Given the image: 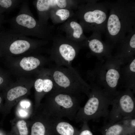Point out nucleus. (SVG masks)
I'll return each instance as SVG.
<instances>
[{"mask_svg": "<svg viewBox=\"0 0 135 135\" xmlns=\"http://www.w3.org/2000/svg\"><path fill=\"white\" fill-rule=\"evenodd\" d=\"M109 12L105 26L106 42L114 46L135 27V2L118 0L111 2Z\"/></svg>", "mask_w": 135, "mask_h": 135, "instance_id": "f257e3e1", "label": "nucleus"}, {"mask_svg": "<svg viewBox=\"0 0 135 135\" xmlns=\"http://www.w3.org/2000/svg\"><path fill=\"white\" fill-rule=\"evenodd\" d=\"M98 1L82 0L73 18L79 21L84 32L102 35L105 32L111 2Z\"/></svg>", "mask_w": 135, "mask_h": 135, "instance_id": "f03ea898", "label": "nucleus"}, {"mask_svg": "<svg viewBox=\"0 0 135 135\" xmlns=\"http://www.w3.org/2000/svg\"><path fill=\"white\" fill-rule=\"evenodd\" d=\"M90 81L91 88L88 99L76 113L74 119L77 122L96 121L101 118H106L110 112L109 107L115 97L106 93L93 82Z\"/></svg>", "mask_w": 135, "mask_h": 135, "instance_id": "7ed1b4c3", "label": "nucleus"}, {"mask_svg": "<svg viewBox=\"0 0 135 135\" xmlns=\"http://www.w3.org/2000/svg\"><path fill=\"white\" fill-rule=\"evenodd\" d=\"M121 60L113 56L96 64L92 70L88 72V80L102 88L106 93L115 97L119 91L117 88L120 77Z\"/></svg>", "mask_w": 135, "mask_h": 135, "instance_id": "20e7f679", "label": "nucleus"}, {"mask_svg": "<svg viewBox=\"0 0 135 135\" xmlns=\"http://www.w3.org/2000/svg\"><path fill=\"white\" fill-rule=\"evenodd\" d=\"M46 96L45 101L39 107L50 116L66 118L70 120L74 119L80 107L78 96L55 90Z\"/></svg>", "mask_w": 135, "mask_h": 135, "instance_id": "39448f33", "label": "nucleus"}, {"mask_svg": "<svg viewBox=\"0 0 135 135\" xmlns=\"http://www.w3.org/2000/svg\"><path fill=\"white\" fill-rule=\"evenodd\" d=\"M55 90L78 96L84 93L87 96L91 86L72 66H56L49 68Z\"/></svg>", "mask_w": 135, "mask_h": 135, "instance_id": "423d86ee", "label": "nucleus"}, {"mask_svg": "<svg viewBox=\"0 0 135 135\" xmlns=\"http://www.w3.org/2000/svg\"><path fill=\"white\" fill-rule=\"evenodd\" d=\"M11 30L26 36L48 40L51 37L50 27L42 25L30 10L28 0H23L18 14L9 20Z\"/></svg>", "mask_w": 135, "mask_h": 135, "instance_id": "0eeeda50", "label": "nucleus"}, {"mask_svg": "<svg viewBox=\"0 0 135 135\" xmlns=\"http://www.w3.org/2000/svg\"><path fill=\"white\" fill-rule=\"evenodd\" d=\"M5 35L3 44L0 47L6 58L14 56L38 54L48 43V40L30 38L11 30Z\"/></svg>", "mask_w": 135, "mask_h": 135, "instance_id": "6e6552de", "label": "nucleus"}, {"mask_svg": "<svg viewBox=\"0 0 135 135\" xmlns=\"http://www.w3.org/2000/svg\"><path fill=\"white\" fill-rule=\"evenodd\" d=\"M52 40V45L49 51L50 60L56 66H72V62L83 47L82 44L61 36H55Z\"/></svg>", "mask_w": 135, "mask_h": 135, "instance_id": "1a4fd4ad", "label": "nucleus"}, {"mask_svg": "<svg viewBox=\"0 0 135 135\" xmlns=\"http://www.w3.org/2000/svg\"><path fill=\"white\" fill-rule=\"evenodd\" d=\"M134 94L128 89L119 91L114 98L111 105L112 109L105 118L108 120L107 124H113L121 120L135 118Z\"/></svg>", "mask_w": 135, "mask_h": 135, "instance_id": "9d476101", "label": "nucleus"}, {"mask_svg": "<svg viewBox=\"0 0 135 135\" xmlns=\"http://www.w3.org/2000/svg\"><path fill=\"white\" fill-rule=\"evenodd\" d=\"M34 80L32 82H17L10 84L2 91L5 102L2 112L3 118L1 124L7 115L10 112L12 108L22 99L26 98L30 93L33 86Z\"/></svg>", "mask_w": 135, "mask_h": 135, "instance_id": "9b49d317", "label": "nucleus"}, {"mask_svg": "<svg viewBox=\"0 0 135 135\" xmlns=\"http://www.w3.org/2000/svg\"><path fill=\"white\" fill-rule=\"evenodd\" d=\"M81 0H36L33 4L36 10L38 21L43 26L48 27L50 11L56 8L76 9Z\"/></svg>", "mask_w": 135, "mask_h": 135, "instance_id": "f8f14e48", "label": "nucleus"}, {"mask_svg": "<svg viewBox=\"0 0 135 135\" xmlns=\"http://www.w3.org/2000/svg\"><path fill=\"white\" fill-rule=\"evenodd\" d=\"M36 73V77L33 85L34 90V112L40 105L42 98L55 89L49 68H42Z\"/></svg>", "mask_w": 135, "mask_h": 135, "instance_id": "ddd939ff", "label": "nucleus"}, {"mask_svg": "<svg viewBox=\"0 0 135 135\" xmlns=\"http://www.w3.org/2000/svg\"><path fill=\"white\" fill-rule=\"evenodd\" d=\"M101 35L96 32H92V35L84 41L82 44L90 50V54L96 56L100 61L111 56L114 46L103 42Z\"/></svg>", "mask_w": 135, "mask_h": 135, "instance_id": "4468645a", "label": "nucleus"}, {"mask_svg": "<svg viewBox=\"0 0 135 135\" xmlns=\"http://www.w3.org/2000/svg\"><path fill=\"white\" fill-rule=\"evenodd\" d=\"M30 135H55L52 131L50 117L40 107L29 120Z\"/></svg>", "mask_w": 135, "mask_h": 135, "instance_id": "2eb2a0df", "label": "nucleus"}, {"mask_svg": "<svg viewBox=\"0 0 135 135\" xmlns=\"http://www.w3.org/2000/svg\"><path fill=\"white\" fill-rule=\"evenodd\" d=\"M114 57L120 60L122 65L128 62L135 55V27L119 43Z\"/></svg>", "mask_w": 135, "mask_h": 135, "instance_id": "dca6fc26", "label": "nucleus"}, {"mask_svg": "<svg viewBox=\"0 0 135 135\" xmlns=\"http://www.w3.org/2000/svg\"><path fill=\"white\" fill-rule=\"evenodd\" d=\"M16 60L17 66L22 71L28 72H37L48 61V59L38 54L19 56L17 58L11 57Z\"/></svg>", "mask_w": 135, "mask_h": 135, "instance_id": "f3484780", "label": "nucleus"}, {"mask_svg": "<svg viewBox=\"0 0 135 135\" xmlns=\"http://www.w3.org/2000/svg\"><path fill=\"white\" fill-rule=\"evenodd\" d=\"M58 28L65 33L66 38L72 41L82 44L87 38L82 26L73 17L64 22Z\"/></svg>", "mask_w": 135, "mask_h": 135, "instance_id": "a211bd4d", "label": "nucleus"}, {"mask_svg": "<svg viewBox=\"0 0 135 135\" xmlns=\"http://www.w3.org/2000/svg\"><path fill=\"white\" fill-rule=\"evenodd\" d=\"M124 88L135 92V58L134 57L128 63L122 65L120 69L119 83Z\"/></svg>", "mask_w": 135, "mask_h": 135, "instance_id": "6ab92c4d", "label": "nucleus"}, {"mask_svg": "<svg viewBox=\"0 0 135 135\" xmlns=\"http://www.w3.org/2000/svg\"><path fill=\"white\" fill-rule=\"evenodd\" d=\"M135 132V128L129 119L106 124L101 131L102 135H130L134 134Z\"/></svg>", "mask_w": 135, "mask_h": 135, "instance_id": "aec40b11", "label": "nucleus"}, {"mask_svg": "<svg viewBox=\"0 0 135 135\" xmlns=\"http://www.w3.org/2000/svg\"><path fill=\"white\" fill-rule=\"evenodd\" d=\"M50 120L55 135H78L79 130L62 118L50 117Z\"/></svg>", "mask_w": 135, "mask_h": 135, "instance_id": "412c9836", "label": "nucleus"}, {"mask_svg": "<svg viewBox=\"0 0 135 135\" xmlns=\"http://www.w3.org/2000/svg\"><path fill=\"white\" fill-rule=\"evenodd\" d=\"M15 117L28 120L33 114L34 106L31 101L26 98L20 100L16 105Z\"/></svg>", "mask_w": 135, "mask_h": 135, "instance_id": "4be33fe9", "label": "nucleus"}, {"mask_svg": "<svg viewBox=\"0 0 135 135\" xmlns=\"http://www.w3.org/2000/svg\"><path fill=\"white\" fill-rule=\"evenodd\" d=\"M10 131L8 135H30V128L29 120L20 119L15 117L11 120Z\"/></svg>", "mask_w": 135, "mask_h": 135, "instance_id": "5701e85b", "label": "nucleus"}, {"mask_svg": "<svg viewBox=\"0 0 135 135\" xmlns=\"http://www.w3.org/2000/svg\"><path fill=\"white\" fill-rule=\"evenodd\" d=\"M74 14L72 9L57 8L50 11L49 17L53 23L57 24L64 22L73 18Z\"/></svg>", "mask_w": 135, "mask_h": 135, "instance_id": "b1692460", "label": "nucleus"}, {"mask_svg": "<svg viewBox=\"0 0 135 135\" xmlns=\"http://www.w3.org/2000/svg\"><path fill=\"white\" fill-rule=\"evenodd\" d=\"M23 0H0V7L10 11L17 8Z\"/></svg>", "mask_w": 135, "mask_h": 135, "instance_id": "393cba45", "label": "nucleus"}, {"mask_svg": "<svg viewBox=\"0 0 135 135\" xmlns=\"http://www.w3.org/2000/svg\"><path fill=\"white\" fill-rule=\"evenodd\" d=\"M9 84L7 74L0 69V91H2Z\"/></svg>", "mask_w": 135, "mask_h": 135, "instance_id": "a878e982", "label": "nucleus"}, {"mask_svg": "<svg viewBox=\"0 0 135 135\" xmlns=\"http://www.w3.org/2000/svg\"><path fill=\"white\" fill-rule=\"evenodd\" d=\"M78 135H94L91 131L87 122L82 123Z\"/></svg>", "mask_w": 135, "mask_h": 135, "instance_id": "bb28decb", "label": "nucleus"}, {"mask_svg": "<svg viewBox=\"0 0 135 135\" xmlns=\"http://www.w3.org/2000/svg\"><path fill=\"white\" fill-rule=\"evenodd\" d=\"M4 95L2 91H0V112H2L4 106Z\"/></svg>", "mask_w": 135, "mask_h": 135, "instance_id": "cd10ccee", "label": "nucleus"}, {"mask_svg": "<svg viewBox=\"0 0 135 135\" xmlns=\"http://www.w3.org/2000/svg\"><path fill=\"white\" fill-rule=\"evenodd\" d=\"M0 135H8L7 133L2 129L0 128Z\"/></svg>", "mask_w": 135, "mask_h": 135, "instance_id": "c85d7f7f", "label": "nucleus"}, {"mask_svg": "<svg viewBox=\"0 0 135 135\" xmlns=\"http://www.w3.org/2000/svg\"><path fill=\"white\" fill-rule=\"evenodd\" d=\"M130 135H135V134H131Z\"/></svg>", "mask_w": 135, "mask_h": 135, "instance_id": "c756f323", "label": "nucleus"}]
</instances>
